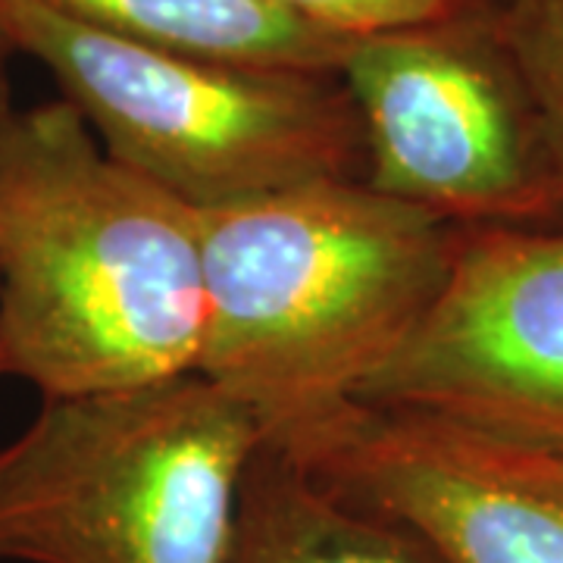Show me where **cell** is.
<instances>
[{
	"label": "cell",
	"instance_id": "cell-3",
	"mask_svg": "<svg viewBox=\"0 0 563 563\" xmlns=\"http://www.w3.org/2000/svg\"><path fill=\"white\" fill-rule=\"evenodd\" d=\"M263 439L203 373L44 398L0 448V561L229 563Z\"/></svg>",
	"mask_w": 563,
	"mask_h": 563
},
{
	"label": "cell",
	"instance_id": "cell-4",
	"mask_svg": "<svg viewBox=\"0 0 563 563\" xmlns=\"http://www.w3.org/2000/svg\"><path fill=\"white\" fill-rule=\"evenodd\" d=\"M0 22L113 161L198 210L303 181L363 179L361 117L339 73L144 47L38 0H0Z\"/></svg>",
	"mask_w": 563,
	"mask_h": 563
},
{
	"label": "cell",
	"instance_id": "cell-11",
	"mask_svg": "<svg viewBox=\"0 0 563 563\" xmlns=\"http://www.w3.org/2000/svg\"><path fill=\"white\" fill-rule=\"evenodd\" d=\"M329 35L357 41L420 29L461 13L470 0H276Z\"/></svg>",
	"mask_w": 563,
	"mask_h": 563
},
{
	"label": "cell",
	"instance_id": "cell-2",
	"mask_svg": "<svg viewBox=\"0 0 563 563\" xmlns=\"http://www.w3.org/2000/svg\"><path fill=\"white\" fill-rule=\"evenodd\" d=\"M457 225L363 179L201 210L198 373L282 435L354 401L442 298Z\"/></svg>",
	"mask_w": 563,
	"mask_h": 563
},
{
	"label": "cell",
	"instance_id": "cell-12",
	"mask_svg": "<svg viewBox=\"0 0 563 563\" xmlns=\"http://www.w3.org/2000/svg\"><path fill=\"white\" fill-rule=\"evenodd\" d=\"M510 448H517V444H510ZM517 454L523 457L526 466H529L536 476H542L544 483H551L554 488H561L563 492V457H551V454H539V451H526V448H517Z\"/></svg>",
	"mask_w": 563,
	"mask_h": 563
},
{
	"label": "cell",
	"instance_id": "cell-1",
	"mask_svg": "<svg viewBox=\"0 0 563 563\" xmlns=\"http://www.w3.org/2000/svg\"><path fill=\"white\" fill-rule=\"evenodd\" d=\"M201 210L117 163L69 101L0 117V361L41 398L198 373Z\"/></svg>",
	"mask_w": 563,
	"mask_h": 563
},
{
	"label": "cell",
	"instance_id": "cell-7",
	"mask_svg": "<svg viewBox=\"0 0 563 563\" xmlns=\"http://www.w3.org/2000/svg\"><path fill=\"white\" fill-rule=\"evenodd\" d=\"M273 442L329 495L413 529L448 563H563V492L510 444L366 401Z\"/></svg>",
	"mask_w": 563,
	"mask_h": 563
},
{
	"label": "cell",
	"instance_id": "cell-14",
	"mask_svg": "<svg viewBox=\"0 0 563 563\" xmlns=\"http://www.w3.org/2000/svg\"><path fill=\"white\" fill-rule=\"evenodd\" d=\"M485 7H501V3H507V0H483Z\"/></svg>",
	"mask_w": 563,
	"mask_h": 563
},
{
	"label": "cell",
	"instance_id": "cell-13",
	"mask_svg": "<svg viewBox=\"0 0 563 563\" xmlns=\"http://www.w3.org/2000/svg\"><path fill=\"white\" fill-rule=\"evenodd\" d=\"M13 54H16V47H13V41L7 35L3 22H0V117L7 110H13V85H10V60H13Z\"/></svg>",
	"mask_w": 563,
	"mask_h": 563
},
{
	"label": "cell",
	"instance_id": "cell-10",
	"mask_svg": "<svg viewBox=\"0 0 563 563\" xmlns=\"http://www.w3.org/2000/svg\"><path fill=\"white\" fill-rule=\"evenodd\" d=\"M492 10L542 117L563 179V0H507Z\"/></svg>",
	"mask_w": 563,
	"mask_h": 563
},
{
	"label": "cell",
	"instance_id": "cell-6",
	"mask_svg": "<svg viewBox=\"0 0 563 563\" xmlns=\"http://www.w3.org/2000/svg\"><path fill=\"white\" fill-rule=\"evenodd\" d=\"M354 401L563 457V220L457 225L442 298Z\"/></svg>",
	"mask_w": 563,
	"mask_h": 563
},
{
	"label": "cell",
	"instance_id": "cell-15",
	"mask_svg": "<svg viewBox=\"0 0 563 563\" xmlns=\"http://www.w3.org/2000/svg\"><path fill=\"white\" fill-rule=\"evenodd\" d=\"M0 376H3V361H0Z\"/></svg>",
	"mask_w": 563,
	"mask_h": 563
},
{
	"label": "cell",
	"instance_id": "cell-8",
	"mask_svg": "<svg viewBox=\"0 0 563 563\" xmlns=\"http://www.w3.org/2000/svg\"><path fill=\"white\" fill-rule=\"evenodd\" d=\"M229 563H448L413 529L339 501L279 442L247 463Z\"/></svg>",
	"mask_w": 563,
	"mask_h": 563
},
{
	"label": "cell",
	"instance_id": "cell-5",
	"mask_svg": "<svg viewBox=\"0 0 563 563\" xmlns=\"http://www.w3.org/2000/svg\"><path fill=\"white\" fill-rule=\"evenodd\" d=\"M339 79L363 181L451 225L563 220V179L495 10L470 0L420 29L351 41Z\"/></svg>",
	"mask_w": 563,
	"mask_h": 563
},
{
	"label": "cell",
	"instance_id": "cell-9",
	"mask_svg": "<svg viewBox=\"0 0 563 563\" xmlns=\"http://www.w3.org/2000/svg\"><path fill=\"white\" fill-rule=\"evenodd\" d=\"M103 35L203 60L339 73L351 41L276 0H38Z\"/></svg>",
	"mask_w": 563,
	"mask_h": 563
}]
</instances>
